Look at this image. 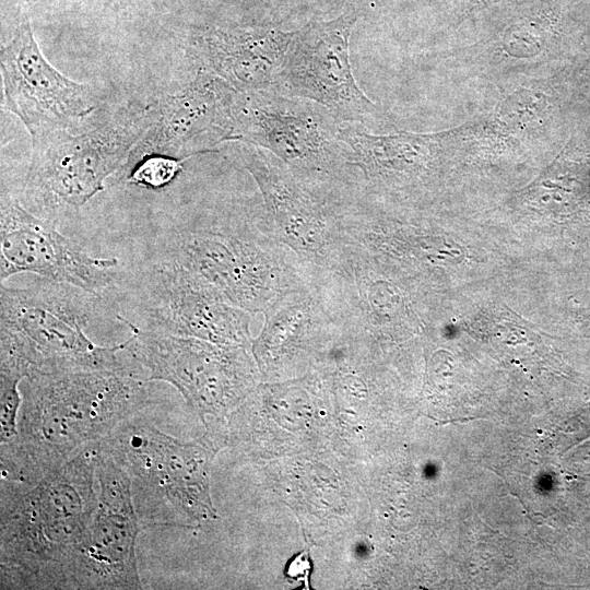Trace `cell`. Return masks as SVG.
<instances>
[{
  "label": "cell",
  "instance_id": "1",
  "mask_svg": "<svg viewBox=\"0 0 590 590\" xmlns=\"http://www.w3.org/2000/svg\"><path fill=\"white\" fill-rule=\"evenodd\" d=\"M131 368L35 373L21 382L14 441L0 447L1 481L34 483L152 403Z\"/></svg>",
  "mask_w": 590,
  "mask_h": 590
},
{
  "label": "cell",
  "instance_id": "2",
  "mask_svg": "<svg viewBox=\"0 0 590 590\" xmlns=\"http://www.w3.org/2000/svg\"><path fill=\"white\" fill-rule=\"evenodd\" d=\"M95 444L34 483L1 481L2 590L68 588L97 506Z\"/></svg>",
  "mask_w": 590,
  "mask_h": 590
},
{
  "label": "cell",
  "instance_id": "3",
  "mask_svg": "<svg viewBox=\"0 0 590 590\" xmlns=\"http://www.w3.org/2000/svg\"><path fill=\"white\" fill-rule=\"evenodd\" d=\"M167 262L180 266L225 300L251 314L309 284L297 257L257 213L193 223L173 232Z\"/></svg>",
  "mask_w": 590,
  "mask_h": 590
},
{
  "label": "cell",
  "instance_id": "4",
  "mask_svg": "<svg viewBox=\"0 0 590 590\" xmlns=\"http://www.w3.org/2000/svg\"><path fill=\"white\" fill-rule=\"evenodd\" d=\"M93 293L39 278L26 287H0V368L24 378L35 373L128 367L114 346L85 333L95 311Z\"/></svg>",
  "mask_w": 590,
  "mask_h": 590
},
{
  "label": "cell",
  "instance_id": "5",
  "mask_svg": "<svg viewBox=\"0 0 590 590\" xmlns=\"http://www.w3.org/2000/svg\"><path fill=\"white\" fill-rule=\"evenodd\" d=\"M99 444L127 471L142 526L190 527L217 517L210 474L222 441L212 432L181 441L130 418Z\"/></svg>",
  "mask_w": 590,
  "mask_h": 590
},
{
  "label": "cell",
  "instance_id": "6",
  "mask_svg": "<svg viewBox=\"0 0 590 590\" xmlns=\"http://www.w3.org/2000/svg\"><path fill=\"white\" fill-rule=\"evenodd\" d=\"M341 123L304 98L275 91L239 92L233 141L271 152L303 182L335 199L357 182L339 138Z\"/></svg>",
  "mask_w": 590,
  "mask_h": 590
},
{
  "label": "cell",
  "instance_id": "7",
  "mask_svg": "<svg viewBox=\"0 0 590 590\" xmlns=\"http://www.w3.org/2000/svg\"><path fill=\"white\" fill-rule=\"evenodd\" d=\"M151 120V105L130 106L96 127L32 139L27 186L47 202L85 204L128 165Z\"/></svg>",
  "mask_w": 590,
  "mask_h": 590
},
{
  "label": "cell",
  "instance_id": "8",
  "mask_svg": "<svg viewBox=\"0 0 590 590\" xmlns=\"http://www.w3.org/2000/svg\"><path fill=\"white\" fill-rule=\"evenodd\" d=\"M226 150L251 175L276 238L297 257L309 283L332 271L350 240L338 200L300 179L271 152L241 141Z\"/></svg>",
  "mask_w": 590,
  "mask_h": 590
},
{
  "label": "cell",
  "instance_id": "9",
  "mask_svg": "<svg viewBox=\"0 0 590 590\" xmlns=\"http://www.w3.org/2000/svg\"><path fill=\"white\" fill-rule=\"evenodd\" d=\"M118 319L131 329L125 352L145 369V379L173 385L201 416L225 412L251 385L245 346L148 331Z\"/></svg>",
  "mask_w": 590,
  "mask_h": 590
},
{
  "label": "cell",
  "instance_id": "10",
  "mask_svg": "<svg viewBox=\"0 0 590 590\" xmlns=\"http://www.w3.org/2000/svg\"><path fill=\"white\" fill-rule=\"evenodd\" d=\"M95 463L97 506L74 556L68 589H143L135 553L142 523L130 477L99 442Z\"/></svg>",
  "mask_w": 590,
  "mask_h": 590
},
{
  "label": "cell",
  "instance_id": "11",
  "mask_svg": "<svg viewBox=\"0 0 590 590\" xmlns=\"http://www.w3.org/2000/svg\"><path fill=\"white\" fill-rule=\"evenodd\" d=\"M14 21L0 54L7 107L32 139L80 126L96 108L92 87L67 78L47 61L25 12Z\"/></svg>",
  "mask_w": 590,
  "mask_h": 590
},
{
  "label": "cell",
  "instance_id": "12",
  "mask_svg": "<svg viewBox=\"0 0 590 590\" xmlns=\"http://www.w3.org/2000/svg\"><path fill=\"white\" fill-rule=\"evenodd\" d=\"M355 12L295 31L275 92L314 102L338 120L364 126L377 107L359 88L350 60Z\"/></svg>",
  "mask_w": 590,
  "mask_h": 590
},
{
  "label": "cell",
  "instance_id": "13",
  "mask_svg": "<svg viewBox=\"0 0 590 590\" xmlns=\"http://www.w3.org/2000/svg\"><path fill=\"white\" fill-rule=\"evenodd\" d=\"M138 294L143 323L135 326L141 329L221 345L252 342V314L232 305L180 266L164 261L150 269L141 279Z\"/></svg>",
  "mask_w": 590,
  "mask_h": 590
},
{
  "label": "cell",
  "instance_id": "14",
  "mask_svg": "<svg viewBox=\"0 0 590 590\" xmlns=\"http://www.w3.org/2000/svg\"><path fill=\"white\" fill-rule=\"evenodd\" d=\"M116 258H96L37 217L8 194H1L0 281L30 272L99 295L118 275Z\"/></svg>",
  "mask_w": 590,
  "mask_h": 590
},
{
  "label": "cell",
  "instance_id": "15",
  "mask_svg": "<svg viewBox=\"0 0 590 590\" xmlns=\"http://www.w3.org/2000/svg\"><path fill=\"white\" fill-rule=\"evenodd\" d=\"M238 93L219 76L199 69L179 92L151 104L150 128L128 165L151 154L187 160L233 141Z\"/></svg>",
  "mask_w": 590,
  "mask_h": 590
},
{
  "label": "cell",
  "instance_id": "16",
  "mask_svg": "<svg viewBox=\"0 0 590 590\" xmlns=\"http://www.w3.org/2000/svg\"><path fill=\"white\" fill-rule=\"evenodd\" d=\"M294 35L271 26H201L192 31L189 48L199 69L235 90L274 91Z\"/></svg>",
  "mask_w": 590,
  "mask_h": 590
},
{
  "label": "cell",
  "instance_id": "17",
  "mask_svg": "<svg viewBox=\"0 0 590 590\" xmlns=\"http://www.w3.org/2000/svg\"><path fill=\"white\" fill-rule=\"evenodd\" d=\"M263 315L261 332L251 342L263 373H276L288 362L327 342L335 328L311 283L280 297Z\"/></svg>",
  "mask_w": 590,
  "mask_h": 590
},
{
  "label": "cell",
  "instance_id": "18",
  "mask_svg": "<svg viewBox=\"0 0 590 590\" xmlns=\"http://www.w3.org/2000/svg\"><path fill=\"white\" fill-rule=\"evenodd\" d=\"M185 161L162 154L145 155L131 164L128 181L145 188H162L175 179Z\"/></svg>",
  "mask_w": 590,
  "mask_h": 590
},
{
  "label": "cell",
  "instance_id": "19",
  "mask_svg": "<svg viewBox=\"0 0 590 590\" xmlns=\"http://www.w3.org/2000/svg\"><path fill=\"white\" fill-rule=\"evenodd\" d=\"M22 381L16 374L0 371V446L11 444L17 436Z\"/></svg>",
  "mask_w": 590,
  "mask_h": 590
},
{
  "label": "cell",
  "instance_id": "20",
  "mask_svg": "<svg viewBox=\"0 0 590 590\" xmlns=\"http://www.w3.org/2000/svg\"><path fill=\"white\" fill-rule=\"evenodd\" d=\"M310 573V560L307 553H300L293 557L287 566L286 575L293 579L307 578Z\"/></svg>",
  "mask_w": 590,
  "mask_h": 590
},
{
  "label": "cell",
  "instance_id": "21",
  "mask_svg": "<svg viewBox=\"0 0 590 590\" xmlns=\"http://www.w3.org/2000/svg\"><path fill=\"white\" fill-rule=\"evenodd\" d=\"M36 0H2V3H5V8L11 10V13L14 17L24 12V7Z\"/></svg>",
  "mask_w": 590,
  "mask_h": 590
}]
</instances>
